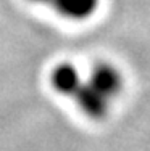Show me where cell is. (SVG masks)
<instances>
[{"label":"cell","mask_w":150,"mask_h":151,"mask_svg":"<svg viewBox=\"0 0 150 151\" xmlns=\"http://www.w3.org/2000/svg\"><path fill=\"white\" fill-rule=\"evenodd\" d=\"M71 98L76 100L79 109L89 117L100 119L108 113L110 100L105 95H102L92 84H89V81H83V84Z\"/></svg>","instance_id":"obj_2"},{"label":"cell","mask_w":150,"mask_h":151,"mask_svg":"<svg viewBox=\"0 0 150 151\" xmlns=\"http://www.w3.org/2000/svg\"><path fill=\"white\" fill-rule=\"evenodd\" d=\"M89 84H92L97 90L105 95L107 98L112 101L113 98H116L123 90V74L116 69L115 66L108 63H100L92 69L91 76H89Z\"/></svg>","instance_id":"obj_1"},{"label":"cell","mask_w":150,"mask_h":151,"mask_svg":"<svg viewBox=\"0 0 150 151\" xmlns=\"http://www.w3.org/2000/svg\"><path fill=\"white\" fill-rule=\"evenodd\" d=\"M33 2H36V3H50L52 0H33Z\"/></svg>","instance_id":"obj_5"},{"label":"cell","mask_w":150,"mask_h":151,"mask_svg":"<svg viewBox=\"0 0 150 151\" xmlns=\"http://www.w3.org/2000/svg\"><path fill=\"white\" fill-rule=\"evenodd\" d=\"M83 81L84 79L81 77L78 69L70 63H63L60 66H57L52 71V76H50L52 87L60 95H65V96H73L79 88V85L83 84Z\"/></svg>","instance_id":"obj_3"},{"label":"cell","mask_w":150,"mask_h":151,"mask_svg":"<svg viewBox=\"0 0 150 151\" xmlns=\"http://www.w3.org/2000/svg\"><path fill=\"white\" fill-rule=\"evenodd\" d=\"M50 3L62 16L74 21L92 16L99 6V0H52Z\"/></svg>","instance_id":"obj_4"}]
</instances>
